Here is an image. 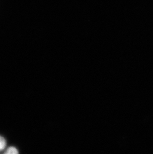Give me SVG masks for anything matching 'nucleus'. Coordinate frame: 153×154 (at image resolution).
I'll use <instances>...</instances> for the list:
<instances>
[{
    "label": "nucleus",
    "instance_id": "1",
    "mask_svg": "<svg viewBox=\"0 0 153 154\" xmlns=\"http://www.w3.org/2000/svg\"><path fill=\"white\" fill-rule=\"evenodd\" d=\"M6 154H18V151L15 147H10L8 149L7 151L4 152Z\"/></svg>",
    "mask_w": 153,
    "mask_h": 154
},
{
    "label": "nucleus",
    "instance_id": "2",
    "mask_svg": "<svg viewBox=\"0 0 153 154\" xmlns=\"http://www.w3.org/2000/svg\"><path fill=\"white\" fill-rule=\"evenodd\" d=\"M6 146V141L4 138L0 136V151L4 150Z\"/></svg>",
    "mask_w": 153,
    "mask_h": 154
}]
</instances>
